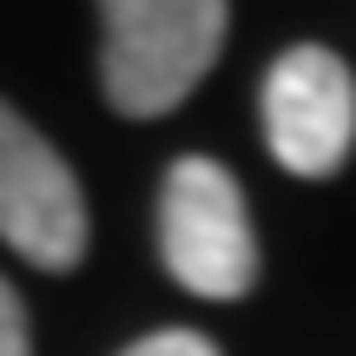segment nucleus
Masks as SVG:
<instances>
[{"mask_svg": "<svg viewBox=\"0 0 356 356\" xmlns=\"http://www.w3.org/2000/svg\"><path fill=\"white\" fill-rule=\"evenodd\" d=\"M106 53L99 79L126 119H159L191 99L225 47L231 7L225 0H106Z\"/></svg>", "mask_w": 356, "mask_h": 356, "instance_id": "nucleus-1", "label": "nucleus"}, {"mask_svg": "<svg viewBox=\"0 0 356 356\" xmlns=\"http://www.w3.org/2000/svg\"><path fill=\"white\" fill-rule=\"evenodd\" d=\"M159 251H165V270L191 297L231 304V297L251 291L257 238H251V218H244L238 178L218 159H178L165 172V191H159Z\"/></svg>", "mask_w": 356, "mask_h": 356, "instance_id": "nucleus-2", "label": "nucleus"}, {"mask_svg": "<svg viewBox=\"0 0 356 356\" xmlns=\"http://www.w3.org/2000/svg\"><path fill=\"white\" fill-rule=\"evenodd\" d=\"M0 238L40 270H73L86 257V204L66 159L0 99Z\"/></svg>", "mask_w": 356, "mask_h": 356, "instance_id": "nucleus-3", "label": "nucleus"}, {"mask_svg": "<svg viewBox=\"0 0 356 356\" xmlns=\"http://www.w3.org/2000/svg\"><path fill=\"white\" fill-rule=\"evenodd\" d=\"M264 139L270 159L297 178L343 172L356 145V79L330 47H291L264 79Z\"/></svg>", "mask_w": 356, "mask_h": 356, "instance_id": "nucleus-4", "label": "nucleus"}, {"mask_svg": "<svg viewBox=\"0 0 356 356\" xmlns=\"http://www.w3.org/2000/svg\"><path fill=\"white\" fill-rule=\"evenodd\" d=\"M119 356H218V343L198 337V330H159V337H139V343L119 350Z\"/></svg>", "mask_w": 356, "mask_h": 356, "instance_id": "nucleus-5", "label": "nucleus"}, {"mask_svg": "<svg viewBox=\"0 0 356 356\" xmlns=\"http://www.w3.org/2000/svg\"><path fill=\"white\" fill-rule=\"evenodd\" d=\"M0 356H33V343H26V310L20 297L0 284Z\"/></svg>", "mask_w": 356, "mask_h": 356, "instance_id": "nucleus-6", "label": "nucleus"}]
</instances>
